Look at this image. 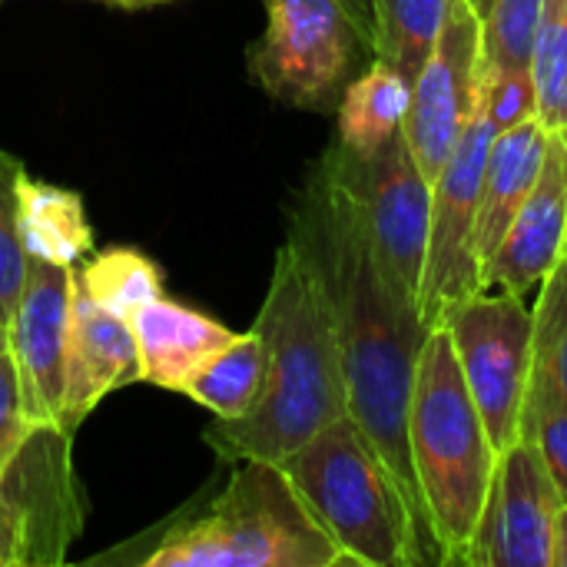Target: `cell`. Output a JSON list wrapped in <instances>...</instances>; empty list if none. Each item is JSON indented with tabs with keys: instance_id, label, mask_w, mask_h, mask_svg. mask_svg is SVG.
<instances>
[{
	"instance_id": "cell-1",
	"label": "cell",
	"mask_w": 567,
	"mask_h": 567,
	"mask_svg": "<svg viewBox=\"0 0 567 567\" xmlns=\"http://www.w3.org/2000/svg\"><path fill=\"white\" fill-rule=\"evenodd\" d=\"M289 243L309 266L326 299L339 339L349 415L362 425L402 482L439 558L409 449V399L419 355L432 329L425 326L415 296L382 259L349 169V156L339 143L326 150L299 189Z\"/></svg>"
},
{
	"instance_id": "cell-2",
	"label": "cell",
	"mask_w": 567,
	"mask_h": 567,
	"mask_svg": "<svg viewBox=\"0 0 567 567\" xmlns=\"http://www.w3.org/2000/svg\"><path fill=\"white\" fill-rule=\"evenodd\" d=\"M266 342V392L243 419H216L203 442L223 462H282L349 412L339 339L326 299L286 239L252 326Z\"/></svg>"
},
{
	"instance_id": "cell-3",
	"label": "cell",
	"mask_w": 567,
	"mask_h": 567,
	"mask_svg": "<svg viewBox=\"0 0 567 567\" xmlns=\"http://www.w3.org/2000/svg\"><path fill=\"white\" fill-rule=\"evenodd\" d=\"M409 449L439 565H462L488 498L498 449L468 392L445 326L429 332L419 355L409 399Z\"/></svg>"
},
{
	"instance_id": "cell-4",
	"label": "cell",
	"mask_w": 567,
	"mask_h": 567,
	"mask_svg": "<svg viewBox=\"0 0 567 567\" xmlns=\"http://www.w3.org/2000/svg\"><path fill=\"white\" fill-rule=\"evenodd\" d=\"M279 465L336 538L346 565H439L402 482L349 412Z\"/></svg>"
},
{
	"instance_id": "cell-5",
	"label": "cell",
	"mask_w": 567,
	"mask_h": 567,
	"mask_svg": "<svg viewBox=\"0 0 567 567\" xmlns=\"http://www.w3.org/2000/svg\"><path fill=\"white\" fill-rule=\"evenodd\" d=\"M146 567H342L346 555L279 462H239L223 495L169 528Z\"/></svg>"
},
{
	"instance_id": "cell-6",
	"label": "cell",
	"mask_w": 567,
	"mask_h": 567,
	"mask_svg": "<svg viewBox=\"0 0 567 567\" xmlns=\"http://www.w3.org/2000/svg\"><path fill=\"white\" fill-rule=\"evenodd\" d=\"M73 435L33 422L0 465V567L63 565L83 535L86 502L73 465Z\"/></svg>"
},
{
	"instance_id": "cell-7",
	"label": "cell",
	"mask_w": 567,
	"mask_h": 567,
	"mask_svg": "<svg viewBox=\"0 0 567 567\" xmlns=\"http://www.w3.org/2000/svg\"><path fill=\"white\" fill-rule=\"evenodd\" d=\"M452 336L462 375L502 452L522 435L525 402L535 372V309L512 292L482 289L445 309L442 322Z\"/></svg>"
},
{
	"instance_id": "cell-8",
	"label": "cell",
	"mask_w": 567,
	"mask_h": 567,
	"mask_svg": "<svg viewBox=\"0 0 567 567\" xmlns=\"http://www.w3.org/2000/svg\"><path fill=\"white\" fill-rule=\"evenodd\" d=\"M266 30L249 47L252 80L276 100L329 110L352 80L355 47H369L342 0H262Z\"/></svg>"
},
{
	"instance_id": "cell-9",
	"label": "cell",
	"mask_w": 567,
	"mask_h": 567,
	"mask_svg": "<svg viewBox=\"0 0 567 567\" xmlns=\"http://www.w3.org/2000/svg\"><path fill=\"white\" fill-rule=\"evenodd\" d=\"M495 133L498 130L478 90L475 110L449 163L432 183V229H429L425 272H422V289H419V312L429 329L442 322L449 306L485 289L475 229H478L485 159H488Z\"/></svg>"
},
{
	"instance_id": "cell-10",
	"label": "cell",
	"mask_w": 567,
	"mask_h": 567,
	"mask_svg": "<svg viewBox=\"0 0 567 567\" xmlns=\"http://www.w3.org/2000/svg\"><path fill=\"white\" fill-rule=\"evenodd\" d=\"M561 505L538 442L522 429V435L498 452L488 498L462 565L551 567Z\"/></svg>"
},
{
	"instance_id": "cell-11",
	"label": "cell",
	"mask_w": 567,
	"mask_h": 567,
	"mask_svg": "<svg viewBox=\"0 0 567 567\" xmlns=\"http://www.w3.org/2000/svg\"><path fill=\"white\" fill-rule=\"evenodd\" d=\"M478 70H482V17L468 0H449V17L442 37L412 83L405 136L409 146L435 183L442 166L449 163L478 96Z\"/></svg>"
},
{
	"instance_id": "cell-12",
	"label": "cell",
	"mask_w": 567,
	"mask_h": 567,
	"mask_svg": "<svg viewBox=\"0 0 567 567\" xmlns=\"http://www.w3.org/2000/svg\"><path fill=\"white\" fill-rule=\"evenodd\" d=\"M346 156L359 199L365 206L372 239L395 279L419 302L432 229V179L419 166L405 130H399L379 153L365 159L352 156L349 150Z\"/></svg>"
},
{
	"instance_id": "cell-13",
	"label": "cell",
	"mask_w": 567,
	"mask_h": 567,
	"mask_svg": "<svg viewBox=\"0 0 567 567\" xmlns=\"http://www.w3.org/2000/svg\"><path fill=\"white\" fill-rule=\"evenodd\" d=\"M73 286V266L30 259L23 292L7 322V352L17 369L30 422H60L63 415Z\"/></svg>"
},
{
	"instance_id": "cell-14",
	"label": "cell",
	"mask_w": 567,
	"mask_h": 567,
	"mask_svg": "<svg viewBox=\"0 0 567 567\" xmlns=\"http://www.w3.org/2000/svg\"><path fill=\"white\" fill-rule=\"evenodd\" d=\"M567 243V126L548 133L542 173L515 213L508 233L482 269V286L525 296L565 259Z\"/></svg>"
},
{
	"instance_id": "cell-15",
	"label": "cell",
	"mask_w": 567,
	"mask_h": 567,
	"mask_svg": "<svg viewBox=\"0 0 567 567\" xmlns=\"http://www.w3.org/2000/svg\"><path fill=\"white\" fill-rule=\"evenodd\" d=\"M133 382H143V362L130 319H120L106 312L100 302H93L76 276L60 422L70 432H76L110 392L126 389Z\"/></svg>"
},
{
	"instance_id": "cell-16",
	"label": "cell",
	"mask_w": 567,
	"mask_h": 567,
	"mask_svg": "<svg viewBox=\"0 0 567 567\" xmlns=\"http://www.w3.org/2000/svg\"><path fill=\"white\" fill-rule=\"evenodd\" d=\"M130 326L140 346L143 382L166 392H186L189 379L236 336L223 322L166 296L143 306Z\"/></svg>"
},
{
	"instance_id": "cell-17",
	"label": "cell",
	"mask_w": 567,
	"mask_h": 567,
	"mask_svg": "<svg viewBox=\"0 0 567 567\" xmlns=\"http://www.w3.org/2000/svg\"><path fill=\"white\" fill-rule=\"evenodd\" d=\"M548 126L532 116L512 130L495 133L488 159H485V176H482V199H478V229H475V246L482 269L498 249L502 236L508 233L515 213L522 209L525 196L532 193L545 150H548Z\"/></svg>"
},
{
	"instance_id": "cell-18",
	"label": "cell",
	"mask_w": 567,
	"mask_h": 567,
	"mask_svg": "<svg viewBox=\"0 0 567 567\" xmlns=\"http://www.w3.org/2000/svg\"><path fill=\"white\" fill-rule=\"evenodd\" d=\"M20 243L30 259L76 266L93 252L83 196L43 179H20Z\"/></svg>"
},
{
	"instance_id": "cell-19",
	"label": "cell",
	"mask_w": 567,
	"mask_h": 567,
	"mask_svg": "<svg viewBox=\"0 0 567 567\" xmlns=\"http://www.w3.org/2000/svg\"><path fill=\"white\" fill-rule=\"evenodd\" d=\"M412 86L389 63L375 60L365 73L352 76L339 96V143L365 159L379 153L409 116Z\"/></svg>"
},
{
	"instance_id": "cell-20",
	"label": "cell",
	"mask_w": 567,
	"mask_h": 567,
	"mask_svg": "<svg viewBox=\"0 0 567 567\" xmlns=\"http://www.w3.org/2000/svg\"><path fill=\"white\" fill-rule=\"evenodd\" d=\"M266 392V342L256 329L236 332L186 385L196 405L216 419L249 415Z\"/></svg>"
},
{
	"instance_id": "cell-21",
	"label": "cell",
	"mask_w": 567,
	"mask_h": 567,
	"mask_svg": "<svg viewBox=\"0 0 567 567\" xmlns=\"http://www.w3.org/2000/svg\"><path fill=\"white\" fill-rule=\"evenodd\" d=\"M372 7L375 53L412 86L442 37L449 0H372Z\"/></svg>"
},
{
	"instance_id": "cell-22",
	"label": "cell",
	"mask_w": 567,
	"mask_h": 567,
	"mask_svg": "<svg viewBox=\"0 0 567 567\" xmlns=\"http://www.w3.org/2000/svg\"><path fill=\"white\" fill-rule=\"evenodd\" d=\"M76 276L86 296L120 319H133L143 306L163 296V272L153 259L133 249L96 252Z\"/></svg>"
},
{
	"instance_id": "cell-23",
	"label": "cell",
	"mask_w": 567,
	"mask_h": 567,
	"mask_svg": "<svg viewBox=\"0 0 567 567\" xmlns=\"http://www.w3.org/2000/svg\"><path fill=\"white\" fill-rule=\"evenodd\" d=\"M542 0H495L482 17V66L488 73L532 70Z\"/></svg>"
},
{
	"instance_id": "cell-24",
	"label": "cell",
	"mask_w": 567,
	"mask_h": 567,
	"mask_svg": "<svg viewBox=\"0 0 567 567\" xmlns=\"http://www.w3.org/2000/svg\"><path fill=\"white\" fill-rule=\"evenodd\" d=\"M532 73L538 120L548 130H561L567 126V0H542Z\"/></svg>"
},
{
	"instance_id": "cell-25",
	"label": "cell",
	"mask_w": 567,
	"mask_h": 567,
	"mask_svg": "<svg viewBox=\"0 0 567 567\" xmlns=\"http://www.w3.org/2000/svg\"><path fill=\"white\" fill-rule=\"evenodd\" d=\"M23 163L0 150V322L7 326L27 282L30 256L20 243V179Z\"/></svg>"
},
{
	"instance_id": "cell-26",
	"label": "cell",
	"mask_w": 567,
	"mask_h": 567,
	"mask_svg": "<svg viewBox=\"0 0 567 567\" xmlns=\"http://www.w3.org/2000/svg\"><path fill=\"white\" fill-rule=\"evenodd\" d=\"M522 429L538 442L545 465L555 478V488L567 505V399L538 362L532 372Z\"/></svg>"
},
{
	"instance_id": "cell-27",
	"label": "cell",
	"mask_w": 567,
	"mask_h": 567,
	"mask_svg": "<svg viewBox=\"0 0 567 567\" xmlns=\"http://www.w3.org/2000/svg\"><path fill=\"white\" fill-rule=\"evenodd\" d=\"M535 362L551 375L567 399V262L542 282V299L535 306Z\"/></svg>"
},
{
	"instance_id": "cell-28",
	"label": "cell",
	"mask_w": 567,
	"mask_h": 567,
	"mask_svg": "<svg viewBox=\"0 0 567 567\" xmlns=\"http://www.w3.org/2000/svg\"><path fill=\"white\" fill-rule=\"evenodd\" d=\"M478 90H482L485 110H488L498 133L538 116V90H535V73L532 70L488 73L482 66L478 70Z\"/></svg>"
},
{
	"instance_id": "cell-29",
	"label": "cell",
	"mask_w": 567,
	"mask_h": 567,
	"mask_svg": "<svg viewBox=\"0 0 567 567\" xmlns=\"http://www.w3.org/2000/svg\"><path fill=\"white\" fill-rule=\"evenodd\" d=\"M33 422L23 412V399H20V379L13 369V359L7 349H0V465L3 458L20 445V439L27 435Z\"/></svg>"
},
{
	"instance_id": "cell-30",
	"label": "cell",
	"mask_w": 567,
	"mask_h": 567,
	"mask_svg": "<svg viewBox=\"0 0 567 567\" xmlns=\"http://www.w3.org/2000/svg\"><path fill=\"white\" fill-rule=\"evenodd\" d=\"M342 3H346L349 13L355 17V23L362 27L365 43L375 50V7H372V0H342Z\"/></svg>"
},
{
	"instance_id": "cell-31",
	"label": "cell",
	"mask_w": 567,
	"mask_h": 567,
	"mask_svg": "<svg viewBox=\"0 0 567 567\" xmlns=\"http://www.w3.org/2000/svg\"><path fill=\"white\" fill-rule=\"evenodd\" d=\"M551 567H567V505H561L558 522H555V551H551Z\"/></svg>"
},
{
	"instance_id": "cell-32",
	"label": "cell",
	"mask_w": 567,
	"mask_h": 567,
	"mask_svg": "<svg viewBox=\"0 0 567 567\" xmlns=\"http://www.w3.org/2000/svg\"><path fill=\"white\" fill-rule=\"evenodd\" d=\"M156 3H169V0H113V7H123V10H143V7H156Z\"/></svg>"
},
{
	"instance_id": "cell-33",
	"label": "cell",
	"mask_w": 567,
	"mask_h": 567,
	"mask_svg": "<svg viewBox=\"0 0 567 567\" xmlns=\"http://www.w3.org/2000/svg\"><path fill=\"white\" fill-rule=\"evenodd\" d=\"M468 3L475 7V13H478V17H485V13H488V7H492L495 0H468Z\"/></svg>"
},
{
	"instance_id": "cell-34",
	"label": "cell",
	"mask_w": 567,
	"mask_h": 567,
	"mask_svg": "<svg viewBox=\"0 0 567 567\" xmlns=\"http://www.w3.org/2000/svg\"><path fill=\"white\" fill-rule=\"evenodd\" d=\"M0 349H7V326L0 322Z\"/></svg>"
},
{
	"instance_id": "cell-35",
	"label": "cell",
	"mask_w": 567,
	"mask_h": 567,
	"mask_svg": "<svg viewBox=\"0 0 567 567\" xmlns=\"http://www.w3.org/2000/svg\"><path fill=\"white\" fill-rule=\"evenodd\" d=\"M100 3H113V0H100Z\"/></svg>"
},
{
	"instance_id": "cell-36",
	"label": "cell",
	"mask_w": 567,
	"mask_h": 567,
	"mask_svg": "<svg viewBox=\"0 0 567 567\" xmlns=\"http://www.w3.org/2000/svg\"><path fill=\"white\" fill-rule=\"evenodd\" d=\"M565 262H567V243H565Z\"/></svg>"
}]
</instances>
